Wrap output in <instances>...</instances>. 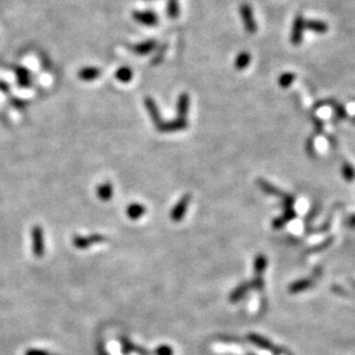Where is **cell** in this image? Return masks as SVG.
<instances>
[{"label": "cell", "instance_id": "5bb4252c", "mask_svg": "<svg viewBox=\"0 0 355 355\" xmlns=\"http://www.w3.org/2000/svg\"><path fill=\"white\" fill-rule=\"evenodd\" d=\"M157 48V40L150 39L141 41L139 44H136L132 46V51L138 55H147L153 52Z\"/></svg>", "mask_w": 355, "mask_h": 355}, {"label": "cell", "instance_id": "7c38bea8", "mask_svg": "<svg viewBox=\"0 0 355 355\" xmlns=\"http://www.w3.org/2000/svg\"><path fill=\"white\" fill-rule=\"evenodd\" d=\"M314 284H315V282H314V279L310 277L298 279V281L293 282L292 284H290L289 292L291 293V294H296V293L303 292L306 291V290L313 288Z\"/></svg>", "mask_w": 355, "mask_h": 355}, {"label": "cell", "instance_id": "e575fe53", "mask_svg": "<svg viewBox=\"0 0 355 355\" xmlns=\"http://www.w3.org/2000/svg\"><path fill=\"white\" fill-rule=\"evenodd\" d=\"M313 124H314V129H315V133L320 134L323 132V121L319 119V117L313 116Z\"/></svg>", "mask_w": 355, "mask_h": 355}, {"label": "cell", "instance_id": "8fae6325", "mask_svg": "<svg viewBox=\"0 0 355 355\" xmlns=\"http://www.w3.org/2000/svg\"><path fill=\"white\" fill-rule=\"evenodd\" d=\"M295 217H296V212L293 207L292 208L284 209V213H283L281 216L276 217V219L272 220L271 226L276 230H279V229H282L284 226H286L289 222H291L292 220H294Z\"/></svg>", "mask_w": 355, "mask_h": 355}, {"label": "cell", "instance_id": "44dd1931", "mask_svg": "<svg viewBox=\"0 0 355 355\" xmlns=\"http://www.w3.org/2000/svg\"><path fill=\"white\" fill-rule=\"evenodd\" d=\"M268 265V258L264 254H258L254 258L253 262V269L255 272V276H262V274L265 271Z\"/></svg>", "mask_w": 355, "mask_h": 355}, {"label": "cell", "instance_id": "d6a6232c", "mask_svg": "<svg viewBox=\"0 0 355 355\" xmlns=\"http://www.w3.org/2000/svg\"><path fill=\"white\" fill-rule=\"evenodd\" d=\"M155 355H174V350L169 345H160L154 352Z\"/></svg>", "mask_w": 355, "mask_h": 355}, {"label": "cell", "instance_id": "603a6c76", "mask_svg": "<svg viewBox=\"0 0 355 355\" xmlns=\"http://www.w3.org/2000/svg\"><path fill=\"white\" fill-rule=\"evenodd\" d=\"M305 26H306V29L312 30L313 32H316V33H324V32H326L327 29H329L327 24L320 20L307 21Z\"/></svg>", "mask_w": 355, "mask_h": 355}, {"label": "cell", "instance_id": "7a4b0ae2", "mask_svg": "<svg viewBox=\"0 0 355 355\" xmlns=\"http://www.w3.org/2000/svg\"><path fill=\"white\" fill-rule=\"evenodd\" d=\"M247 340L253 345H255V346L261 348V350L271 352L274 355H283V354L291 355L290 353H288V352H285L284 350H283V348L276 346V345L272 344L271 341L268 339V338L260 336V334H258V333H254V332L248 333Z\"/></svg>", "mask_w": 355, "mask_h": 355}, {"label": "cell", "instance_id": "3957f363", "mask_svg": "<svg viewBox=\"0 0 355 355\" xmlns=\"http://www.w3.org/2000/svg\"><path fill=\"white\" fill-rule=\"evenodd\" d=\"M107 240H108V238H106L103 234L100 233H91L88 234V236H79V234H76V236L72 237L71 243L74 245V247L77 248V250H88V248L93 246V245L106 243Z\"/></svg>", "mask_w": 355, "mask_h": 355}, {"label": "cell", "instance_id": "4dcf8cb0", "mask_svg": "<svg viewBox=\"0 0 355 355\" xmlns=\"http://www.w3.org/2000/svg\"><path fill=\"white\" fill-rule=\"evenodd\" d=\"M251 289L257 290V291H262L264 289V281L262 276H255V277L250 282Z\"/></svg>", "mask_w": 355, "mask_h": 355}, {"label": "cell", "instance_id": "5b68a950", "mask_svg": "<svg viewBox=\"0 0 355 355\" xmlns=\"http://www.w3.org/2000/svg\"><path fill=\"white\" fill-rule=\"evenodd\" d=\"M191 198L192 196L190 195L189 193H186V194L183 195L182 198L178 200V202L176 203V205L174 206V208H172L170 212V220L172 221V222L178 223V222H181L183 219H184L186 210H188L189 203H190V201H191Z\"/></svg>", "mask_w": 355, "mask_h": 355}, {"label": "cell", "instance_id": "83f0119b", "mask_svg": "<svg viewBox=\"0 0 355 355\" xmlns=\"http://www.w3.org/2000/svg\"><path fill=\"white\" fill-rule=\"evenodd\" d=\"M168 16L170 19H177L179 15V5L178 0H168Z\"/></svg>", "mask_w": 355, "mask_h": 355}, {"label": "cell", "instance_id": "60d3db41", "mask_svg": "<svg viewBox=\"0 0 355 355\" xmlns=\"http://www.w3.org/2000/svg\"><path fill=\"white\" fill-rule=\"evenodd\" d=\"M9 90H10V86L7 84V83L0 81V91H2L5 93H8Z\"/></svg>", "mask_w": 355, "mask_h": 355}, {"label": "cell", "instance_id": "ffe728a7", "mask_svg": "<svg viewBox=\"0 0 355 355\" xmlns=\"http://www.w3.org/2000/svg\"><path fill=\"white\" fill-rule=\"evenodd\" d=\"M189 105H190V97L188 93H182L178 97L177 100V114L178 117H183L186 119V114L189 112Z\"/></svg>", "mask_w": 355, "mask_h": 355}, {"label": "cell", "instance_id": "8d00e7d4", "mask_svg": "<svg viewBox=\"0 0 355 355\" xmlns=\"http://www.w3.org/2000/svg\"><path fill=\"white\" fill-rule=\"evenodd\" d=\"M319 210H320L319 206H317V205H314V206L312 207V209H310V212H309L308 214H307V216H306V222H310V221H313L314 219H315L317 214H319Z\"/></svg>", "mask_w": 355, "mask_h": 355}, {"label": "cell", "instance_id": "52a82bcc", "mask_svg": "<svg viewBox=\"0 0 355 355\" xmlns=\"http://www.w3.org/2000/svg\"><path fill=\"white\" fill-rule=\"evenodd\" d=\"M188 128V121L183 117H177V119L172 121H167V122H162L160 126L157 127V130L160 132H176V131L185 130Z\"/></svg>", "mask_w": 355, "mask_h": 355}, {"label": "cell", "instance_id": "1f68e13d", "mask_svg": "<svg viewBox=\"0 0 355 355\" xmlns=\"http://www.w3.org/2000/svg\"><path fill=\"white\" fill-rule=\"evenodd\" d=\"M165 50H167V45H164V46H162V47L160 48V50H159V51L157 52V54H154V58L152 59V65H160L161 62L163 61Z\"/></svg>", "mask_w": 355, "mask_h": 355}, {"label": "cell", "instance_id": "9a60e30c", "mask_svg": "<svg viewBox=\"0 0 355 355\" xmlns=\"http://www.w3.org/2000/svg\"><path fill=\"white\" fill-rule=\"evenodd\" d=\"M257 184L258 186V189H260L261 191L267 195H274V196H279V198H282L283 194H284V192L276 188V186L270 184V183H269L268 181H265V179H262V178L258 179Z\"/></svg>", "mask_w": 355, "mask_h": 355}, {"label": "cell", "instance_id": "f546056e", "mask_svg": "<svg viewBox=\"0 0 355 355\" xmlns=\"http://www.w3.org/2000/svg\"><path fill=\"white\" fill-rule=\"evenodd\" d=\"M294 202H295V198L294 195L292 194H289V193H284L282 196V207L284 209H288V208H292L293 206H294Z\"/></svg>", "mask_w": 355, "mask_h": 355}, {"label": "cell", "instance_id": "e0dca14e", "mask_svg": "<svg viewBox=\"0 0 355 355\" xmlns=\"http://www.w3.org/2000/svg\"><path fill=\"white\" fill-rule=\"evenodd\" d=\"M146 214V207L141 203L138 202H133L131 205L128 206L127 208V215L129 217L130 220L132 221H137L139 220L141 216H144Z\"/></svg>", "mask_w": 355, "mask_h": 355}, {"label": "cell", "instance_id": "b9f144b4", "mask_svg": "<svg viewBox=\"0 0 355 355\" xmlns=\"http://www.w3.org/2000/svg\"><path fill=\"white\" fill-rule=\"evenodd\" d=\"M352 123H353V124H355V115L353 116V119H352Z\"/></svg>", "mask_w": 355, "mask_h": 355}, {"label": "cell", "instance_id": "f1b7e54d", "mask_svg": "<svg viewBox=\"0 0 355 355\" xmlns=\"http://www.w3.org/2000/svg\"><path fill=\"white\" fill-rule=\"evenodd\" d=\"M333 243V237L330 236L329 238H326L325 240H323L321 244H317L316 246H314L313 248H309V250L306 251V253H317V252H322L330 246L331 244Z\"/></svg>", "mask_w": 355, "mask_h": 355}, {"label": "cell", "instance_id": "9c48e42d", "mask_svg": "<svg viewBox=\"0 0 355 355\" xmlns=\"http://www.w3.org/2000/svg\"><path fill=\"white\" fill-rule=\"evenodd\" d=\"M144 103L147 109L148 115L151 117L152 122L155 124V127L160 126V124L163 122V120H162L160 110H159V107L157 105V102H155V100L153 98H151V97H146L144 100Z\"/></svg>", "mask_w": 355, "mask_h": 355}, {"label": "cell", "instance_id": "836d02e7", "mask_svg": "<svg viewBox=\"0 0 355 355\" xmlns=\"http://www.w3.org/2000/svg\"><path fill=\"white\" fill-rule=\"evenodd\" d=\"M306 152H307V154H308L309 158H313V159L316 158V151H315V146H314V137H309L308 140H307Z\"/></svg>", "mask_w": 355, "mask_h": 355}, {"label": "cell", "instance_id": "74e56055", "mask_svg": "<svg viewBox=\"0 0 355 355\" xmlns=\"http://www.w3.org/2000/svg\"><path fill=\"white\" fill-rule=\"evenodd\" d=\"M97 355H110L102 341H99L98 345H97Z\"/></svg>", "mask_w": 355, "mask_h": 355}, {"label": "cell", "instance_id": "7402d4cb", "mask_svg": "<svg viewBox=\"0 0 355 355\" xmlns=\"http://www.w3.org/2000/svg\"><path fill=\"white\" fill-rule=\"evenodd\" d=\"M251 64V54L246 51L240 52L234 59V68L238 70H244L246 69Z\"/></svg>", "mask_w": 355, "mask_h": 355}, {"label": "cell", "instance_id": "cb8c5ba5", "mask_svg": "<svg viewBox=\"0 0 355 355\" xmlns=\"http://www.w3.org/2000/svg\"><path fill=\"white\" fill-rule=\"evenodd\" d=\"M115 77L122 83H129L133 77V72L129 67H121L116 70Z\"/></svg>", "mask_w": 355, "mask_h": 355}, {"label": "cell", "instance_id": "2e32d148", "mask_svg": "<svg viewBox=\"0 0 355 355\" xmlns=\"http://www.w3.org/2000/svg\"><path fill=\"white\" fill-rule=\"evenodd\" d=\"M96 193H97V196H98L101 201H109L114 194L113 185L110 184L109 182L102 183V184L97 186Z\"/></svg>", "mask_w": 355, "mask_h": 355}, {"label": "cell", "instance_id": "d4e9b609", "mask_svg": "<svg viewBox=\"0 0 355 355\" xmlns=\"http://www.w3.org/2000/svg\"><path fill=\"white\" fill-rule=\"evenodd\" d=\"M341 174H343L345 181L347 182H353L355 179V169L350 162H344L341 165Z\"/></svg>", "mask_w": 355, "mask_h": 355}, {"label": "cell", "instance_id": "f35d334b", "mask_svg": "<svg viewBox=\"0 0 355 355\" xmlns=\"http://www.w3.org/2000/svg\"><path fill=\"white\" fill-rule=\"evenodd\" d=\"M12 103L15 107H17V108H23L24 106H27V102L22 99H13Z\"/></svg>", "mask_w": 355, "mask_h": 355}, {"label": "cell", "instance_id": "ba28073f", "mask_svg": "<svg viewBox=\"0 0 355 355\" xmlns=\"http://www.w3.org/2000/svg\"><path fill=\"white\" fill-rule=\"evenodd\" d=\"M120 344H121V351H122L123 355H130L131 353H137L139 355H151V353L146 350V348L140 347L138 346V345L133 344L129 338L121 337Z\"/></svg>", "mask_w": 355, "mask_h": 355}, {"label": "cell", "instance_id": "277c9868", "mask_svg": "<svg viewBox=\"0 0 355 355\" xmlns=\"http://www.w3.org/2000/svg\"><path fill=\"white\" fill-rule=\"evenodd\" d=\"M240 16H241V21H243L244 23L245 30L251 34L257 32L258 31L257 21L254 19L252 7L248 5V3H243V5L240 6Z\"/></svg>", "mask_w": 355, "mask_h": 355}, {"label": "cell", "instance_id": "30bf717a", "mask_svg": "<svg viewBox=\"0 0 355 355\" xmlns=\"http://www.w3.org/2000/svg\"><path fill=\"white\" fill-rule=\"evenodd\" d=\"M132 17L138 23L144 24L147 27H153L158 23V15L151 10H145V12H133Z\"/></svg>", "mask_w": 355, "mask_h": 355}, {"label": "cell", "instance_id": "ac0fdd59", "mask_svg": "<svg viewBox=\"0 0 355 355\" xmlns=\"http://www.w3.org/2000/svg\"><path fill=\"white\" fill-rule=\"evenodd\" d=\"M15 75L17 77V84L22 88H28L31 85V74L28 69L23 67H17L15 69Z\"/></svg>", "mask_w": 355, "mask_h": 355}, {"label": "cell", "instance_id": "6da1fadb", "mask_svg": "<svg viewBox=\"0 0 355 355\" xmlns=\"http://www.w3.org/2000/svg\"><path fill=\"white\" fill-rule=\"evenodd\" d=\"M31 251L34 257L40 258L46 252V244H45V233L40 226H33L31 229Z\"/></svg>", "mask_w": 355, "mask_h": 355}, {"label": "cell", "instance_id": "4316f807", "mask_svg": "<svg viewBox=\"0 0 355 355\" xmlns=\"http://www.w3.org/2000/svg\"><path fill=\"white\" fill-rule=\"evenodd\" d=\"M331 106H332V108L334 110V115H336L338 120H346L347 119L348 117L347 110H346V108H345V106L343 105V103H339L333 100V102L331 103Z\"/></svg>", "mask_w": 355, "mask_h": 355}, {"label": "cell", "instance_id": "ab89813d", "mask_svg": "<svg viewBox=\"0 0 355 355\" xmlns=\"http://www.w3.org/2000/svg\"><path fill=\"white\" fill-rule=\"evenodd\" d=\"M346 226L348 227H355V214H353V215L348 217L346 221Z\"/></svg>", "mask_w": 355, "mask_h": 355}, {"label": "cell", "instance_id": "484cf974", "mask_svg": "<svg viewBox=\"0 0 355 355\" xmlns=\"http://www.w3.org/2000/svg\"><path fill=\"white\" fill-rule=\"evenodd\" d=\"M295 79V75L293 72H284L279 76L278 78V85L283 89H288L293 84Z\"/></svg>", "mask_w": 355, "mask_h": 355}, {"label": "cell", "instance_id": "8992f818", "mask_svg": "<svg viewBox=\"0 0 355 355\" xmlns=\"http://www.w3.org/2000/svg\"><path fill=\"white\" fill-rule=\"evenodd\" d=\"M305 24L306 21L303 20L302 15H296L291 30V43L294 45V46H298V45L302 43L303 31L306 29Z\"/></svg>", "mask_w": 355, "mask_h": 355}, {"label": "cell", "instance_id": "7bdbcfd3", "mask_svg": "<svg viewBox=\"0 0 355 355\" xmlns=\"http://www.w3.org/2000/svg\"><path fill=\"white\" fill-rule=\"evenodd\" d=\"M247 355H255V354H252V353H251V354H247Z\"/></svg>", "mask_w": 355, "mask_h": 355}, {"label": "cell", "instance_id": "4fadbf2b", "mask_svg": "<svg viewBox=\"0 0 355 355\" xmlns=\"http://www.w3.org/2000/svg\"><path fill=\"white\" fill-rule=\"evenodd\" d=\"M250 290H251L250 283H247V282L240 283L237 288H234L232 291H231L230 295H229V301L231 303H236L238 301H240V300L247 294Z\"/></svg>", "mask_w": 355, "mask_h": 355}, {"label": "cell", "instance_id": "d590c367", "mask_svg": "<svg viewBox=\"0 0 355 355\" xmlns=\"http://www.w3.org/2000/svg\"><path fill=\"white\" fill-rule=\"evenodd\" d=\"M24 355H57V354H52L50 352L44 351V350H38V348H29Z\"/></svg>", "mask_w": 355, "mask_h": 355}, {"label": "cell", "instance_id": "d6986e66", "mask_svg": "<svg viewBox=\"0 0 355 355\" xmlns=\"http://www.w3.org/2000/svg\"><path fill=\"white\" fill-rule=\"evenodd\" d=\"M100 72H101L100 69L97 67H84L78 71V78H81L82 81L90 82L98 78L100 76Z\"/></svg>", "mask_w": 355, "mask_h": 355}]
</instances>
